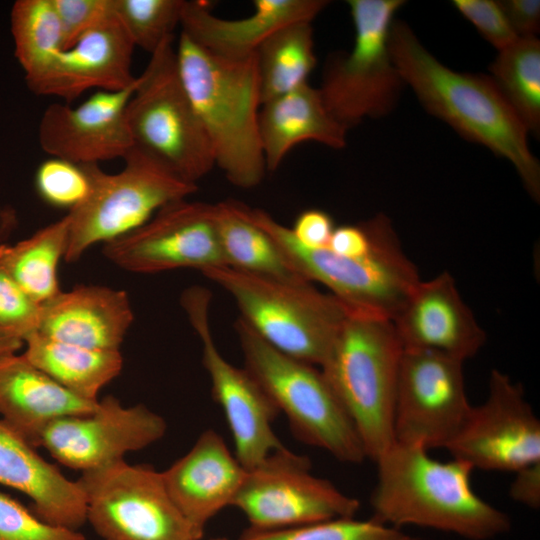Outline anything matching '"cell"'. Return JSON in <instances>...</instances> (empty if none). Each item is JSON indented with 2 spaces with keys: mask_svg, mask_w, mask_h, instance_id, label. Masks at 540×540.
Here are the masks:
<instances>
[{
  "mask_svg": "<svg viewBox=\"0 0 540 540\" xmlns=\"http://www.w3.org/2000/svg\"><path fill=\"white\" fill-rule=\"evenodd\" d=\"M215 222L226 266L281 280L305 279L290 265L273 238L245 215L241 202L215 204Z\"/></svg>",
  "mask_w": 540,
  "mask_h": 540,
  "instance_id": "f1b7e54d",
  "label": "cell"
},
{
  "mask_svg": "<svg viewBox=\"0 0 540 540\" xmlns=\"http://www.w3.org/2000/svg\"><path fill=\"white\" fill-rule=\"evenodd\" d=\"M134 49V43L113 13L72 46L57 53L26 83L37 95L67 102L91 89L124 90L137 81L131 72Z\"/></svg>",
  "mask_w": 540,
  "mask_h": 540,
  "instance_id": "d6986e66",
  "label": "cell"
},
{
  "mask_svg": "<svg viewBox=\"0 0 540 540\" xmlns=\"http://www.w3.org/2000/svg\"><path fill=\"white\" fill-rule=\"evenodd\" d=\"M247 469L214 430L204 431L192 448L161 472L172 501L199 531L232 505Z\"/></svg>",
  "mask_w": 540,
  "mask_h": 540,
  "instance_id": "44dd1931",
  "label": "cell"
},
{
  "mask_svg": "<svg viewBox=\"0 0 540 540\" xmlns=\"http://www.w3.org/2000/svg\"><path fill=\"white\" fill-rule=\"evenodd\" d=\"M452 4L498 51L512 45L519 38L499 1L454 0Z\"/></svg>",
  "mask_w": 540,
  "mask_h": 540,
  "instance_id": "8d00e7d4",
  "label": "cell"
},
{
  "mask_svg": "<svg viewBox=\"0 0 540 540\" xmlns=\"http://www.w3.org/2000/svg\"><path fill=\"white\" fill-rule=\"evenodd\" d=\"M98 401L83 399L54 381L22 354L0 356L2 420L35 448L55 420L93 412Z\"/></svg>",
  "mask_w": 540,
  "mask_h": 540,
  "instance_id": "d4e9b609",
  "label": "cell"
},
{
  "mask_svg": "<svg viewBox=\"0 0 540 540\" xmlns=\"http://www.w3.org/2000/svg\"><path fill=\"white\" fill-rule=\"evenodd\" d=\"M501 94L528 132H540V42L537 37H519L498 51L490 66Z\"/></svg>",
  "mask_w": 540,
  "mask_h": 540,
  "instance_id": "4dcf8cb0",
  "label": "cell"
},
{
  "mask_svg": "<svg viewBox=\"0 0 540 540\" xmlns=\"http://www.w3.org/2000/svg\"><path fill=\"white\" fill-rule=\"evenodd\" d=\"M14 223L15 216L12 211H0V241L12 230Z\"/></svg>",
  "mask_w": 540,
  "mask_h": 540,
  "instance_id": "ee69618b",
  "label": "cell"
},
{
  "mask_svg": "<svg viewBox=\"0 0 540 540\" xmlns=\"http://www.w3.org/2000/svg\"><path fill=\"white\" fill-rule=\"evenodd\" d=\"M123 160V169L114 174L98 164H84L90 189L85 200L67 213L65 261L76 262L91 246L136 230L163 206L197 190V185L179 179L134 147Z\"/></svg>",
  "mask_w": 540,
  "mask_h": 540,
  "instance_id": "30bf717a",
  "label": "cell"
},
{
  "mask_svg": "<svg viewBox=\"0 0 540 540\" xmlns=\"http://www.w3.org/2000/svg\"><path fill=\"white\" fill-rule=\"evenodd\" d=\"M245 215L265 230L303 278L326 286L349 313L392 321L421 281L404 253L391 221L383 214L371 218L373 242L364 254L347 257L327 247L308 248L262 209L242 203Z\"/></svg>",
  "mask_w": 540,
  "mask_h": 540,
  "instance_id": "277c9868",
  "label": "cell"
},
{
  "mask_svg": "<svg viewBox=\"0 0 540 540\" xmlns=\"http://www.w3.org/2000/svg\"><path fill=\"white\" fill-rule=\"evenodd\" d=\"M182 303L201 340L202 362L211 380L213 399L221 406L231 431L235 456L245 469H251L284 447L272 427L280 412L245 368L234 366L219 352L209 324L210 293L201 287L190 288Z\"/></svg>",
  "mask_w": 540,
  "mask_h": 540,
  "instance_id": "5bb4252c",
  "label": "cell"
},
{
  "mask_svg": "<svg viewBox=\"0 0 540 540\" xmlns=\"http://www.w3.org/2000/svg\"><path fill=\"white\" fill-rule=\"evenodd\" d=\"M509 496L529 508L540 506V462L530 464L515 472Z\"/></svg>",
  "mask_w": 540,
  "mask_h": 540,
  "instance_id": "b9f144b4",
  "label": "cell"
},
{
  "mask_svg": "<svg viewBox=\"0 0 540 540\" xmlns=\"http://www.w3.org/2000/svg\"><path fill=\"white\" fill-rule=\"evenodd\" d=\"M374 462L372 518L383 524L414 525L468 540H489L511 528L506 513L474 492V468L465 461H439L421 446L394 442Z\"/></svg>",
  "mask_w": 540,
  "mask_h": 540,
  "instance_id": "7a4b0ae2",
  "label": "cell"
},
{
  "mask_svg": "<svg viewBox=\"0 0 540 540\" xmlns=\"http://www.w3.org/2000/svg\"><path fill=\"white\" fill-rule=\"evenodd\" d=\"M25 357L73 394L98 401L99 391L120 373L119 350H96L32 332L24 338Z\"/></svg>",
  "mask_w": 540,
  "mask_h": 540,
  "instance_id": "4316f807",
  "label": "cell"
},
{
  "mask_svg": "<svg viewBox=\"0 0 540 540\" xmlns=\"http://www.w3.org/2000/svg\"><path fill=\"white\" fill-rule=\"evenodd\" d=\"M58 15L63 49L113 15V0H52Z\"/></svg>",
  "mask_w": 540,
  "mask_h": 540,
  "instance_id": "74e56055",
  "label": "cell"
},
{
  "mask_svg": "<svg viewBox=\"0 0 540 540\" xmlns=\"http://www.w3.org/2000/svg\"><path fill=\"white\" fill-rule=\"evenodd\" d=\"M35 185L47 203L71 211L87 197L90 180L84 164L52 157L38 167Z\"/></svg>",
  "mask_w": 540,
  "mask_h": 540,
  "instance_id": "e575fe53",
  "label": "cell"
},
{
  "mask_svg": "<svg viewBox=\"0 0 540 540\" xmlns=\"http://www.w3.org/2000/svg\"><path fill=\"white\" fill-rule=\"evenodd\" d=\"M201 540V539H199ZM211 540H227L226 538H215V539H211Z\"/></svg>",
  "mask_w": 540,
  "mask_h": 540,
  "instance_id": "f6af8a7d",
  "label": "cell"
},
{
  "mask_svg": "<svg viewBox=\"0 0 540 540\" xmlns=\"http://www.w3.org/2000/svg\"><path fill=\"white\" fill-rule=\"evenodd\" d=\"M232 505L255 530H276L355 517L360 503L311 472L308 457L286 447L246 471Z\"/></svg>",
  "mask_w": 540,
  "mask_h": 540,
  "instance_id": "7c38bea8",
  "label": "cell"
},
{
  "mask_svg": "<svg viewBox=\"0 0 540 540\" xmlns=\"http://www.w3.org/2000/svg\"><path fill=\"white\" fill-rule=\"evenodd\" d=\"M335 227L332 217L327 212L308 209L296 217L290 230L301 245L308 248H323L328 245Z\"/></svg>",
  "mask_w": 540,
  "mask_h": 540,
  "instance_id": "ab89813d",
  "label": "cell"
},
{
  "mask_svg": "<svg viewBox=\"0 0 540 540\" xmlns=\"http://www.w3.org/2000/svg\"><path fill=\"white\" fill-rule=\"evenodd\" d=\"M235 330L244 368L286 415L295 437L341 462L362 463L360 437L322 371L278 351L240 317Z\"/></svg>",
  "mask_w": 540,
  "mask_h": 540,
  "instance_id": "52a82bcc",
  "label": "cell"
},
{
  "mask_svg": "<svg viewBox=\"0 0 540 540\" xmlns=\"http://www.w3.org/2000/svg\"><path fill=\"white\" fill-rule=\"evenodd\" d=\"M69 236V216L41 228L14 244L0 243V269L35 303L42 305L61 290L57 267L64 259Z\"/></svg>",
  "mask_w": 540,
  "mask_h": 540,
  "instance_id": "83f0119b",
  "label": "cell"
},
{
  "mask_svg": "<svg viewBox=\"0 0 540 540\" xmlns=\"http://www.w3.org/2000/svg\"><path fill=\"white\" fill-rule=\"evenodd\" d=\"M150 56L126 106L133 147L179 179L197 185L215 161L181 82L173 37Z\"/></svg>",
  "mask_w": 540,
  "mask_h": 540,
  "instance_id": "ba28073f",
  "label": "cell"
},
{
  "mask_svg": "<svg viewBox=\"0 0 540 540\" xmlns=\"http://www.w3.org/2000/svg\"><path fill=\"white\" fill-rule=\"evenodd\" d=\"M175 51L181 82L209 139L215 166L236 187L257 186L267 170L259 133L256 52L244 58L218 56L182 32Z\"/></svg>",
  "mask_w": 540,
  "mask_h": 540,
  "instance_id": "3957f363",
  "label": "cell"
},
{
  "mask_svg": "<svg viewBox=\"0 0 540 540\" xmlns=\"http://www.w3.org/2000/svg\"><path fill=\"white\" fill-rule=\"evenodd\" d=\"M402 353L391 321L348 313L320 365L366 457L373 461L395 442L394 404Z\"/></svg>",
  "mask_w": 540,
  "mask_h": 540,
  "instance_id": "5b68a950",
  "label": "cell"
},
{
  "mask_svg": "<svg viewBox=\"0 0 540 540\" xmlns=\"http://www.w3.org/2000/svg\"><path fill=\"white\" fill-rule=\"evenodd\" d=\"M512 29L518 37H536L540 30V1H499Z\"/></svg>",
  "mask_w": 540,
  "mask_h": 540,
  "instance_id": "60d3db41",
  "label": "cell"
},
{
  "mask_svg": "<svg viewBox=\"0 0 540 540\" xmlns=\"http://www.w3.org/2000/svg\"><path fill=\"white\" fill-rule=\"evenodd\" d=\"M0 540H86L78 531L50 525L0 492Z\"/></svg>",
  "mask_w": 540,
  "mask_h": 540,
  "instance_id": "d590c367",
  "label": "cell"
},
{
  "mask_svg": "<svg viewBox=\"0 0 540 540\" xmlns=\"http://www.w3.org/2000/svg\"><path fill=\"white\" fill-rule=\"evenodd\" d=\"M78 482L87 521L102 540H199L196 529L172 501L161 472L120 460L82 472Z\"/></svg>",
  "mask_w": 540,
  "mask_h": 540,
  "instance_id": "8fae6325",
  "label": "cell"
},
{
  "mask_svg": "<svg viewBox=\"0 0 540 540\" xmlns=\"http://www.w3.org/2000/svg\"><path fill=\"white\" fill-rule=\"evenodd\" d=\"M166 429L165 420L146 406L124 407L116 397L106 396L89 414L52 422L40 446L64 466L86 472L148 447L161 439Z\"/></svg>",
  "mask_w": 540,
  "mask_h": 540,
  "instance_id": "e0dca14e",
  "label": "cell"
},
{
  "mask_svg": "<svg viewBox=\"0 0 540 540\" xmlns=\"http://www.w3.org/2000/svg\"><path fill=\"white\" fill-rule=\"evenodd\" d=\"M402 0H349L354 44L326 61L319 91L332 116L347 130L395 107L403 85L390 54L389 34Z\"/></svg>",
  "mask_w": 540,
  "mask_h": 540,
  "instance_id": "9c48e42d",
  "label": "cell"
},
{
  "mask_svg": "<svg viewBox=\"0 0 540 540\" xmlns=\"http://www.w3.org/2000/svg\"><path fill=\"white\" fill-rule=\"evenodd\" d=\"M201 273L232 296L239 317L264 341L312 365L322 364L349 313L305 279H275L228 266Z\"/></svg>",
  "mask_w": 540,
  "mask_h": 540,
  "instance_id": "8992f818",
  "label": "cell"
},
{
  "mask_svg": "<svg viewBox=\"0 0 540 540\" xmlns=\"http://www.w3.org/2000/svg\"><path fill=\"white\" fill-rule=\"evenodd\" d=\"M40 309L41 305L0 269V327L13 330L24 339L37 329Z\"/></svg>",
  "mask_w": 540,
  "mask_h": 540,
  "instance_id": "f35d334b",
  "label": "cell"
},
{
  "mask_svg": "<svg viewBox=\"0 0 540 540\" xmlns=\"http://www.w3.org/2000/svg\"><path fill=\"white\" fill-rule=\"evenodd\" d=\"M446 450L452 458L487 471L515 473L540 462V421L522 385L493 369L485 401L471 406Z\"/></svg>",
  "mask_w": 540,
  "mask_h": 540,
  "instance_id": "9a60e30c",
  "label": "cell"
},
{
  "mask_svg": "<svg viewBox=\"0 0 540 540\" xmlns=\"http://www.w3.org/2000/svg\"><path fill=\"white\" fill-rule=\"evenodd\" d=\"M347 131L327 109L319 88L309 83L271 99L262 104L259 113L266 170H277L292 148L303 142L342 149Z\"/></svg>",
  "mask_w": 540,
  "mask_h": 540,
  "instance_id": "484cf974",
  "label": "cell"
},
{
  "mask_svg": "<svg viewBox=\"0 0 540 540\" xmlns=\"http://www.w3.org/2000/svg\"><path fill=\"white\" fill-rule=\"evenodd\" d=\"M184 0H113V11L135 47L150 55L173 37Z\"/></svg>",
  "mask_w": 540,
  "mask_h": 540,
  "instance_id": "d6a6232c",
  "label": "cell"
},
{
  "mask_svg": "<svg viewBox=\"0 0 540 540\" xmlns=\"http://www.w3.org/2000/svg\"><path fill=\"white\" fill-rule=\"evenodd\" d=\"M312 22L282 27L256 51L262 104L306 83L316 65Z\"/></svg>",
  "mask_w": 540,
  "mask_h": 540,
  "instance_id": "f546056e",
  "label": "cell"
},
{
  "mask_svg": "<svg viewBox=\"0 0 540 540\" xmlns=\"http://www.w3.org/2000/svg\"><path fill=\"white\" fill-rule=\"evenodd\" d=\"M133 319L125 291L83 285L42 304L34 332L90 349L119 350Z\"/></svg>",
  "mask_w": 540,
  "mask_h": 540,
  "instance_id": "603a6c76",
  "label": "cell"
},
{
  "mask_svg": "<svg viewBox=\"0 0 540 540\" xmlns=\"http://www.w3.org/2000/svg\"><path fill=\"white\" fill-rule=\"evenodd\" d=\"M389 50L402 80L425 109L512 163L529 195L539 202L540 164L530 151L529 132L490 76L444 66L400 20L391 25Z\"/></svg>",
  "mask_w": 540,
  "mask_h": 540,
  "instance_id": "6da1fadb",
  "label": "cell"
},
{
  "mask_svg": "<svg viewBox=\"0 0 540 540\" xmlns=\"http://www.w3.org/2000/svg\"><path fill=\"white\" fill-rule=\"evenodd\" d=\"M118 267L136 273L180 268L200 272L226 266L219 245L215 204L180 199L159 209L136 230L104 244Z\"/></svg>",
  "mask_w": 540,
  "mask_h": 540,
  "instance_id": "2e32d148",
  "label": "cell"
},
{
  "mask_svg": "<svg viewBox=\"0 0 540 540\" xmlns=\"http://www.w3.org/2000/svg\"><path fill=\"white\" fill-rule=\"evenodd\" d=\"M238 540H417L399 528L373 518L340 517L306 525L276 529H246Z\"/></svg>",
  "mask_w": 540,
  "mask_h": 540,
  "instance_id": "836d02e7",
  "label": "cell"
},
{
  "mask_svg": "<svg viewBox=\"0 0 540 540\" xmlns=\"http://www.w3.org/2000/svg\"><path fill=\"white\" fill-rule=\"evenodd\" d=\"M23 345L24 339L20 334L0 327V356L17 352Z\"/></svg>",
  "mask_w": 540,
  "mask_h": 540,
  "instance_id": "7bdbcfd3",
  "label": "cell"
},
{
  "mask_svg": "<svg viewBox=\"0 0 540 540\" xmlns=\"http://www.w3.org/2000/svg\"><path fill=\"white\" fill-rule=\"evenodd\" d=\"M391 322L403 349L435 351L462 361L476 355L486 340L448 272L420 281Z\"/></svg>",
  "mask_w": 540,
  "mask_h": 540,
  "instance_id": "ffe728a7",
  "label": "cell"
},
{
  "mask_svg": "<svg viewBox=\"0 0 540 540\" xmlns=\"http://www.w3.org/2000/svg\"><path fill=\"white\" fill-rule=\"evenodd\" d=\"M325 0H255L254 11L238 19L215 15L206 1L184 0L182 33L209 52L244 58L277 30L296 22H312L328 5Z\"/></svg>",
  "mask_w": 540,
  "mask_h": 540,
  "instance_id": "7402d4cb",
  "label": "cell"
},
{
  "mask_svg": "<svg viewBox=\"0 0 540 540\" xmlns=\"http://www.w3.org/2000/svg\"><path fill=\"white\" fill-rule=\"evenodd\" d=\"M0 484L30 497L33 512L50 525L78 531L87 521L86 497L78 480L63 475L2 419Z\"/></svg>",
  "mask_w": 540,
  "mask_h": 540,
  "instance_id": "cb8c5ba5",
  "label": "cell"
},
{
  "mask_svg": "<svg viewBox=\"0 0 540 540\" xmlns=\"http://www.w3.org/2000/svg\"><path fill=\"white\" fill-rule=\"evenodd\" d=\"M137 81L120 91H96L77 106L53 103L39 123V143L51 157L77 164L122 158L133 148L126 106Z\"/></svg>",
  "mask_w": 540,
  "mask_h": 540,
  "instance_id": "ac0fdd59",
  "label": "cell"
},
{
  "mask_svg": "<svg viewBox=\"0 0 540 540\" xmlns=\"http://www.w3.org/2000/svg\"><path fill=\"white\" fill-rule=\"evenodd\" d=\"M463 363L435 351L403 349L394 404L395 442L446 449L471 408Z\"/></svg>",
  "mask_w": 540,
  "mask_h": 540,
  "instance_id": "4fadbf2b",
  "label": "cell"
},
{
  "mask_svg": "<svg viewBox=\"0 0 540 540\" xmlns=\"http://www.w3.org/2000/svg\"><path fill=\"white\" fill-rule=\"evenodd\" d=\"M11 33L25 80L41 72L63 50L62 29L52 0L16 1L11 9Z\"/></svg>",
  "mask_w": 540,
  "mask_h": 540,
  "instance_id": "1f68e13d",
  "label": "cell"
}]
</instances>
